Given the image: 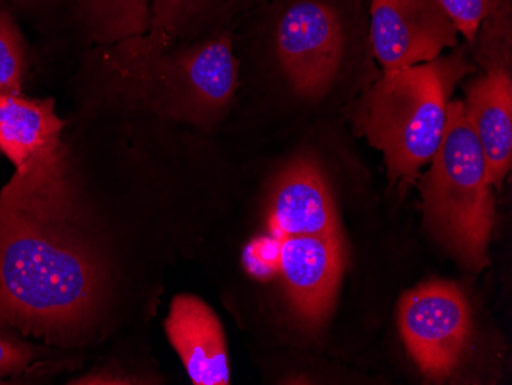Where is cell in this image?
Segmentation results:
<instances>
[{
    "label": "cell",
    "mask_w": 512,
    "mask_h": 385,
    "mask_svg": "<svg viewBox=\"0 0 512 385\" xmlns=\"http://www.w3.org/2000/svg\"><path fill=\"white\" fill-rule=\"evenodd\" d=\"M512 0H491L476 37L483 65L491 70L509 71L511 63Z\"/></svg>",
    "instance_id": "obj_15"
},
{
    "label": "cell",
    "mask_w": 512,
    "mask_h": 385,
    "mask_svg": "<svg viewBox=\"0 0 512 385\" xmlns=\"http://www.w3.org/2000/svg\"><path fill=\"white\" fill-rule=\"evenodd\" d=\"M39 358V350L11 327L0 323V381L20 375Z\"/></svg>",
    "instance_id": "obj_17"
},
{
    "label": "cell",
    "mask_w": 512,
    "mask_h": 385,
    "mask_svg": "<svg viewBox=\"0 0 512 385\" xmlns=\"http://www.w3.org/2000/svg\"><path fill=\"white\" fill-rule=\"evenodd\" d=\"M454 27L462 36L474 42L480 22L485 17L491 0H439Z\"/></svg>",
    "instance_id": "obj_18"
},
{
    "label": "cell",
    "mask_w": 512,
    "mask_h": 385,
    "mask_svg": "<svg viewBox=\"0 0 512 385\" xmlns=\"http://www.w3.org/2000/svg\"><path fill=\"white\" fill-rule=\"evenodd\" d=\"M465 71L457 59H436L385 71L371 86L359 125L384 155L391 177H414L431 162L444 135L448 97Z\"/></svg>",
    "instance_id": "obj_2"
},
{
    "label": "cell",
    "mask_w": 512,
    "mask_h": 385,
    "mask_svg": "<svg viewBox=\"0 0 512 385\" xmlns=\"http://www.w3.org/2000/svg\"><path fill=\"white\" fill-rule=\"evenodd\" d=\"M71 172H14L0 189V323L53 346L86 343L105 281L77 231Z\"/></svg>",
    "instance_id": "obj_1"
},
{
    "label": "cell",
    "mask_w": 512,
    "mask_h": 385,
    "mask_svg": "<svg viewBox=\"0 0 512 385\" xmlns=\"http://www.w3.org/2000/svg\"><path fill=\"white\" fill-rule=\"evenodd\" d=\"M264 0H151L148 34L122 51H112V66L126 73L169 48L181 37L215 31Z\"/></svg>",
    "instance_id": "obj_10"
},
{
    "label": "cell",
    "mask_w": 512,
    "mask_h": 385,
    "mask_svg": "<svg viewBox=\"0 0 512 385\" xmlns=\"http://www.w3.org/2000/svg\"><path fill=\"white\" fill-rule=\"evenodd\" d=\"M457 34L439 0H371V47L384 71L433 62Z\"/></svg>",
    "instance_id": "obj_7"
},
{
    "label": "cell",
    "mask_w": 512,
    "mask_h": 385,
    "mask_svg": "<svg viewBox=\"0 0 512 385\" xmlns=\"http://www.w3.org/2000/svg\"><path fill=\"white\" fill-rule=\"evenodd\" d=\"M465 108L482 146L491 183L500 186L512 165L511 71L491 70L476 80Z\"/></svg>",
    "instance_id": "obj_12"
},
{
    "label": "cell",
    "mask_w": 512,
    "mask_h": 385,
    "mask_svg": "<svg viewBox=\"0 0 512 385\" xmlns=\"http://www.w3.org/2000/svg\"><path fill=\"white\" fill-rule=\"evenodd\" d=\"M272 240L341 232L329 183L318 163L295 158L276 178L270 195Z\"/></svg>",
    "instance_id": "obj_9"
},
{
    "label": "cell",
    "mask_w": 512,
    "mask_h": 385,
    "mask_svg": "<svg viewBox=\"0 0 512 385\" xmlns=\"http://www.w3.org/2000/svg\"><path fill=\"white\" fill-rule=\"evenodd\" d=\"M28 48L11 11L0 8V96L22 94L27 77Z\"/></svg>",
    "instance_id": "obj_16"
},
{
    "label": "cell",
    "mask_w": 512,
    "mask_h": 385,
    "mask_svg": "<svg viewBox=\"0 0 512 385\" xmlns=\"http://www.w3.org/2000/svg\"><path fill=\"white\" fill-rule=\"evenodd\" d=\"M273 272L283 278L287 300L299 320L318 326L327 318L345 266L342 232L270 240Z\"/></svg>",
    "instance_id": "obj_8"
},
{
    "label": "cell",
    "mask_w": 512,
    "mask_h": 385,
    "mask_svg": "<svg viewBox=\"0 0 512 385\" xmlns=\"http://www.w3.org/2000/svg\"><path fill=\"white\" fill-rule=\"evenodd\" d=\"M347 11L338 0H292L276 20L279 65L298 96H324L347 47Z\"/></svg>",
    "instance_id": "obj_5"
},
{
    "label": "cell",
    "mask_w": 512,
    "mask_h": 385,
    "mask_svg": "<svg viewBox=\"0 0 512 385\" xmlns=\"http://www.w3.org/2000/svg\"><path fill=\"white\" fill-rule=\"evenodd\" d=\"M77 22L91 42L126 50L148 34L151 0H71Z\"/></svg>",
    "instance_id": "obj_14"
},
{
    "label": "cell",
    "mask_w": 512,
    "mask_h": 385,
    "mask_svg": "<svg viewBox=\"0 0 512 385\" xmlns=\"http://www.w3.org/2000/svg\"><path fill=\"white\" fill-rule=\"evenodd\" d=\"M125 77L137 80L157 105L184 117H214L234 100L240 79L234 37L221 31L177 56L163 53L135 66Z\"/></svg>",
    "instance_id": "obj_4"
},
{
    "label": "cell",
    "mask_w": 512,
    "mask_h": 385,
    "mask_svg": "<svg viewBox=\"0 0 512 385\" xmlns=\"http://www.w3.org/2000/svg\"><path fill=\"white\" fill-rule=\"evenodd\" d=\"M491 185L465 103H448L444 135L425 178V215L434 234L474 269L485 266L493 231Z\"/></svg>",
    "instance_id": "obj_3"
},
{
    "label": "cell",
    "mask_w": 512,
    "mask_h": 385,
    "mask_svg": "<svg viewBox=\"0 0 512 385\" xmlns=\"http://www.w3.org/2000/svg\"><path fill=\"white\" fill-rule=\"evenodd\" d=\"M399 329L421 372L428 379L442 381L456 369L470 338L467 298L447 281L422 284L402 297Z\"/></svg>",
    "instance_id": "obj_6"
},
{
    "label": "cell",
    "mask_w": 512,
    "mask_h": 385,
    "mask_svg": "<svg viewBox=\"0 0 512 385\" xmlns=\"http://www.w3.org/2000/svg\"><path fill=\"white\" fill-rule=\"evenodd\" d=\"M165 330L195 385L229 384L226 335L211 306L195 295H177L172 300Z\"/></svg>",
    "instance_id": "obj_11"
},
{
    "label": "cell",
    "mask_w": 512,
    "mask_h": 385,
    "mask_svg": "<svg viewBox=\"0 0 512 385\" xmlns=\"http://www.w3.org/2000/svg\"><path fill=\"white\" fill-rule=\"evenodd\" d=\"M53 99H31L23 94L0 96V152L14 168L45 143L63 135Z\"/></svg>",
    "instance_id": "obj_13"
},
{
    "label": "cell",
    "mask_w": 512,
    "mask_h": 385,
    "mask_svg": "<svg viewBox=\"0 0 512 385\" xmlns=\"http://www.w3.org/2000/svg\"><path fill=\"white\" fill-rule=\"evenodd\" d=\"M56 0H0V8L16 13V11H36L45 10L50 8Z\"/></svg>",
    "instance_id": "obj_19"
}]
</instances>
